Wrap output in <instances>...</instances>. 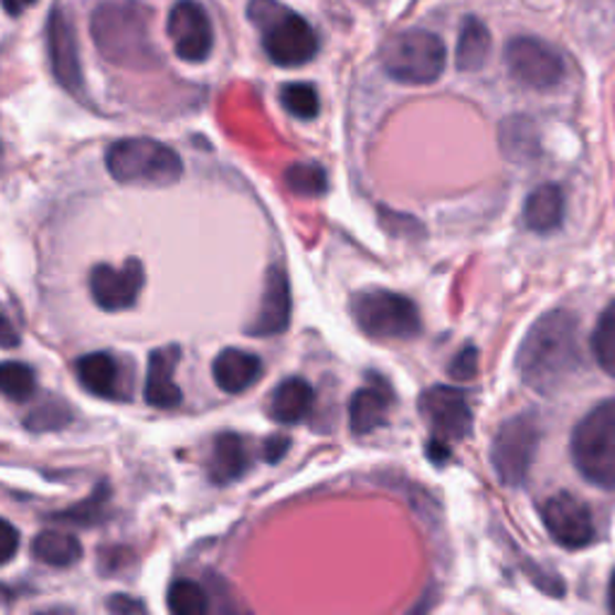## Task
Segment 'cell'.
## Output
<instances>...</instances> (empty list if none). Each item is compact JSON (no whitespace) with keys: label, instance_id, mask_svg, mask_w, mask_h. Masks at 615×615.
<instances>
[{"label":"cell","instance_id":"39","mask_svg":"<svg viewBox=\"0 0 615 615\" xmlns=\"http://www.w3.org/2000/svg\"><path fill=\"white\" fill-rule=\"evenodd\" d=\"M608 608L615 613V570H613L611 584H608Z\"/></svg>","mask_w":615,"mask_h":615},{"label":"cell","instance_id":"13","mask_svg":"<svg viewBox=\"0 0 615 615\" xmlns=\"http://www.w3.org/2000/svg\"><path fill=\"white\" fill-rule=\"evenodd\" d=\"M418 412L428 418L433 435L443 437V441H462L474 426L471 406L459 388H428L421 394Z\"/></svg>","mask_w":615,"mask_h":615},{"label":"cell","instance_id":"29","mask_svg":"<svg viewBox=\"0 0 615 615\" xmlns=\"http://www.w3.org/2000/svg\"><path fill=\"white\" fill-rule=\"evenodd\" d=\"M0 390L12 402H26L36 390V375L22 361H6L0 365Z\"/></svg>","mask_w":615,"mask_h":615},{"label":"cell","instance_id":"37","mask_svg":"<svg viewBox=\"0 0 615 615\" xmlns=\"http://www.w3.org/2000/svg\"><path fill=\"white\" fill-rule=\"evenodd\" d=\"M428 457L435 464H445L449 459V441H443V437L433 435L431 443H428Z\"/></svg>","mask_w":615,"mask_h":615},{"label":"cell","instance_id":"38","mask_svg":"<svg viewBox=\"0 0 615 615\" xmlns=\"http://www.w3.org/2000/svg\"><path fill=\"white\" fill-rule=\"evenodd\" d=\"M36 0H3V10L10 18H20L24 10H30Z\"/></svg>","mask_w":615,"mask_h":615},{"label":"cell","instance_id":"23","mask_svg":"<svg viewBox=\"0 0 615 615\" xmlns=\"http://www.w3.org/2000/svg\"><path fill=\"white\" fill-rule=\"evenodd\" d=\"M490 49H494V39H490L486 22H481L474 15L464 18L459 39H457V56H455L459 71L464 73L481 71L490 56Z\"/></svg>","mask_w":615,"mask_h":615},{"label":"cell","instance_id":"30","mask_svg":"<svg viewBox=\"0 0 615 615\" xmlns=\"http://www.w3.org/2000/svg\"><path fill=\"white\" fill-rule=\"evenodd\" d=\"M169 611H173L176 615H202L210 611V601H208V592L193 580H179L169 586V596H167Z\"/></svg>","mask_w":615,"mask_h":615},{"label":"cell","instance_id":"31","mask_svg":"<svg viewBox=\"0 0 615 615\" xmlns=\"http://www.w3.org/2000/svg\"><path fill=\"white\" fill-rule=\"evenodd\" d=\"M71 418L73 414L71 409L65 406V402H46V404H39L34 412L24 416V426L32 433H49V431L65 428L67 423H71Z\"/></svg>","mask_w":615,"mask_h":615},{"label":"cell","instance_id":"32","mask_svg":"<svg viewBox=\"0 0 615 615\" xmlns=\"http://www.w3.org/2000/svg\"><path fill=\"white\" fill-rule=\"evenodd\" d=\"M447 373L453 380L457 382H467V380H474L476 373H478V349L474 344H467L464 347L457 357L449 361V368H447Z\"/></svg>","mask_w":615,"mask_h":615},{"label":"cell","instance_id":"35","mask_svg":"<svg viewBox=\"0 0 615 615\" xmlns=\"http://www.w3.org/2000/svg\"><path fill=\"white\" fill-rule=\"evenodd\" d=\"M0 529H3V549H0V558H3V563L8 565L10 560L15 558V553H18L20 534H18V529L8 522V519H3V522H0Z\"/></svg>","mask_w":615,"mask_h":615},{"label":"cell","instance_id":"17","mask_svg":"<svg viewBox=\"0 0 615 615\" xmlns=\"http://www.w3.org/2000/svg\"><path fill=\"white\" fill-rule=\"evenodd\" d=\"M263 375V361L251 351H243L236 347H229L216 353L212 361V378L216 388L229 394H241Z\"/></svg>","mask_w":615,"mask_h":615},{"label":"cell","instance_id":"1","mask_svg":"<svg viewBox=\"0 0 615 615\" xmlns=\"http://www.w3.org/2000/svg\"><path fill=\"white\" fill-rule=\"evenodd\" d=\"M580 363V322L563 308L545 312L531 325L517 351V371L524 385L541 394L563 388Z\"/></svg>","mask_w":615,"mask_h":615},{"label":"cell","instance_id":"6","mask_svg":"<svg viewBox=\"0 0 615 615\" xmlns=\"http://www.w3.org/2000/svg\"><path fill=\"white\" fill-rule=\"evenodd\" d=\"M445 61V41L428 30L400 32L382 49V67L400 85H433L443 77Z\"/></svg>","mask_w":615,"mask_h":615},{"label":"cell","instance_id":"21","mask_svg":"<svg viewBox=\"0 0 615 615\" xmlns=\"http://www.w3.org/2000/svg\"><path fill=\"white\" fill-rule=\"evenodd\" d=\"M316 394H312V385L304 378H286L275 388L269 397V416L284 426H294L300 423L312 409Z\"/></svg>","mask_w":615,"mask_h":615},{"label":"cell","instance_id":"22","mask_svg":"<svg viewBox=\"0 0 615 615\" xmlns=\"http://www.w3.org/2000/svg\"><path fill=\"white\" fill-rule=\"evenodd\" d=\"M248 467H251L248 447H245L241 435L222 433L214 437L212 459H210V478L214 484L224 486L231 481H238V478L248 471Z\"/></svg>","mask_w":615,"mask_h":615},{"label":"cell","instance_id":"24","mask_svg":"<svg viewBox=\"0 0 615 615\" xmlns=\"http://www.w3.org/2000/svg\"><path fill=\"white\" fill-rule=\"evenodd\" d=\"M30 551L34 560L49 568H71L82 558V543L73 534L49 529L34 537Z\"/></svg>","mask_w":615,"mask_h":615},{"label":"cell","instance_id":"2","mask_svg":"<svg viewBox=\"0 0 615 615\" xmlns=\"http://www.w3.org/2000/svg\"><path fill=\"white\" fill-rule=\"evenodd\" d=\"M149 22L152 10L138 0H106L92 12L89 34L104 61L130 71H149L161 61L149 36Z\"/></svg>","mask_w":615,"mask_h":615},{"label":"cell","instance_id":"12","mask_svg":"<svg viewBox=\"0 0 615 615\" xmlns=\"http://www.w3.org/2000/svg\"><path fill=\"white\" fill-rule=\"evenodd\" d=\"M145 289V269L140 259H126L120 267L97 265L89 275V291L94 304L104 312L130 310Z\"/></svg>","mask_w":615,"mask_h":615},{"label":"cell","instance_id":"14","mask_svg":"<svg viewBox=\"0 0 615 615\" xmlns=\"http://www.w3.org/2000/svg\"><path fill=\"white\" fill-rule=\"evenodd\" d=\"M46 49L53 77L61 82V87L75 97L85 94V75H82L79 46L73 32L71 20L65 18L63 8H53L46 20Z\"/></svg>","mask_w":615,"mask_h":615},{"label":"cell","instance_id":"8","mask_svg":"<svg viewBox=\"0 0 615 615\" xmlns=\"http://www.w3.org/2000/svg\"><path fill=\"white\" fill-rule=\"evenodd\" d=\"M541 441V421L534 412L508 418L498 428L490 445V462L500 484L517 488L527 481Z\"/></svg>","mask_w":615,"mask_h":615},{"label":"cell","instance_id":"5","mask_svg":"<svg viewBox=\"0 0 615 615\" xmlns=\"http://www.w3.org/2000/svg\"><path fill=\"white\" fill-rule=\"evenodd\" d=\"M570 455L586 481L615 490V397L596 404L575 431H572Z\"/></svg>","mask_w":615,"mask_h":615},{"label":"cell","instance_id":"18","mask_svg":"<svg viewBox=\"0 0 615 615\" xmlns=\"http://www.w3.org/2000/svg\"><path fill=\"white\" fill-rule=\"evenodd\" d=\"M79 385L94 397L118 400L120 394V365L108 351H94L79 357L75 363Z\"/></svg>","mask_w":615,"mask_h":615},{"label":"cell","instance_id":"11","mask_svg":"<svg viewBox=\"0 0 615 615\" xmlns=\"http://www.w3.org/2000/svg\"><path fill=\"white\" fill-rule=\"evenodd\" d=\"M541 517L553 541L568 551L586 549L596 537V524L590 505L577 496L568 494V490L545 500Z\"/></svg>","mask_w":615,"mask_h":615},{"label":"cell","instance_id":"4","mask_svg":"<svg viewBox=\"0 0 615 615\" xmlns=\"http://www.w3.org/2000/svg\"><path fill=\"white\" fill-rule=\"evenodd\" d=\"M106 171L123 185L167 188L181 181V155L152 138H123L106 149Z\"/></svg>","mask_w":615,"mask_h":615},{"label":"cell","instance_id":"3","mask_svg":"<svg viewBox=\"0 0 615 615\" xmlns=\"http://www.w3.org/2000/svg\"><path fill=\"white\" fill-rule=\"evenodd\" d=\"M248 20L263 36L267 59L279 67H300L318 56L320 39L312 24L279 0H251Z\"/></svg>","mask_w":615,"mask_h":615},{"label":"cell","instance_id":"28","mask_svg":"<svg viewBox=\"0 0 615 615\" xmlns=\"http://www.w3.org/2000/svg\"><path fill=\"white\" fill-rule=\"evenodd\" d=\"M284 181L296 195L320 198L322 193H327V171L320 167V163H312V161L291 163V167L284 171Z\"/></svg>","mask_w":615,"mask_h":615},{"label":"cell","instance_id":"9","mask_svg":"<svg viewBox=\"0 0 615 615\" xmlns=\"http://www.w3.org/2000/svg\"><path fill=\"white\" fill-rule=\"evenodd\" d=\"M502 59L505 67H508V73L517 85L537 92L555 89L568 73L563 53L539 36L510 39L508 44H505Z\"/></svg>","mask_w":615,"mask_h":615},{"label":"cell","instance_id":"19","mask_svg":"<svg viewBox=\"0 0 615 615\" xmlns=\"http://www.w3.org/2000/svg\"><path fill=\"white\" fill-rule=\"evenodd\" d=\"M392 394L388 385H365L353 392L349 402V426L353 435H368L388 423Z\"/></svg>","mask_w":615,"mask_h":615},{"label":"cell","instance_id":"27","mask_svg":"<svg viewBox=\"0 0 615 615\" xmlns=\"http://www.w3.org/2000/svg\"><path fill=\"white\" fill-rule=\"evenodd\" d=\"M282 106L298 120H312L320 114V94L310 82H289L279 89Z\"/></svg>","mask_w":615,"mask_h":615},{"label":"cell","instance_id":"20","mask_svg":"<svg viewBox=\"0 0 615 615\" xmlns=\"http://www.w3.org/2000/svg\"><path fill=\"white\" fill-rule=\"evenodd\" d=\"M565 219V195L558 183H543L524 202V224L534 234H553Z\"/></svg>","mask_w":615,"mask_h":615},{"label":"cell","instance_id":"10","mask_svg":"<svg viewBox=\"0 0 615 615\" xmlns=\"http://www.w3.org/2000/svg\"><path fill=\"white\" fill-rule=\"evenodd\" d=\"M167 34L183 63H204L212 56L214 32L208 10L198 0H176L169 10Z\"/></svg>","mask_w":615,"mask_h":615},{"label":"cell","instance_id":"34","mask_svg":"<svg viewBox=\"0 0 615 615\" xmlns=\"http://www.w3.org/2000/svg\"><path fill=\"white\" fill-rule=\"evenodd\" d=\"M289 447H291L289 437H286V435H272V437H267L265 445H263V457L269 464H277L286 453H289Z\"/></svg>","mask_w":615,"mask_h":615},{"label":"cell","instance_id":"7","mask_svg":"<svg viewBox=\"0 0 615 615\" xmlns=\"http://www.w3.org/2000/svg\"><path fill=\"white\" fill-rule=\"evenodd\" d=\"M351 316L371 339H416L423 330L412 298L388 289H365L351 298Z\"/></svg>","mask_w":615,"mask_h":615},{"label":"cell","instance_id":"36","mask_svg":"<svg viewBox=\"0 0 615 615\" xmlns=\"http://www.w3.org/2000/svg\"><path fill=\"white\" fill-rule=\"evenodd\" d=\"M106 608L114 613H145V604H140L138 598L126 596V594H114L106 601Z\"/></svg>","mask_w":615,"mask_h":615},{"label":"cell","instance_id":"25","mask_svg":"<svg viewBox=\"0 0 615 615\" xmlns=\"http://www.w3.org/2000/svg\"><path fill=\"white\" fill-rule=\"evenodd\" d=\"M502 152L512 161H529L539 157V132L524 116H512L500 126Z\"/></svg>","mask_w":615,"mask_h":615},{"label":"cell","instance_id":"33","mask_svg":"<svg viewBox=\"0 0 615 615\" xmlns=\"http://www.w3.org/2000/svg\"><path fill=\"white\" fill-rule=\"evenodd\" d=\"M106 500L102 496L94 494L89 500H85L79 505V508L71 510V512H65L61 515L65 522H82V524H92V522H97L99 519V508L104 505Z\"/></svg>","mask_w":615,"mask_h":615},{"label":"cell","instance_id":"26","mask_svg":"<svg viewBox=\"0 0 615 615\" xmlns=\"http://www.w3.org/2000/svg\"><path fill=\"white\" fill-rule=\"evenodd\" d=\"M592 353L598 368L615 378V300L601 312L592 332Z\"/></svg>","mask_w":615,"mask_h":615},{"label":"cell","instance_id":"15","mask_svg":"<svg viewBox=\"0 0 615 615\" xmlns=\"http://www.w3.org/2000/svg\"><path fill=\"white\" fill-rule=\"evenodd\" d=\"M291 325V286L289 277L282 267H272L265 279V291L259 298V308L253 322L248 325V335L253 337H275L289 330Z\"/></svg>","mask_w":615,"mask_h":615},{"label":"cell","instance_id":"16","mask_svg":"<svg viewBox=\"0 0 615 615\" xmlns=\"http://www.w3.org/2000/svg\"><path fill=\"white\" fill-rule=\"evenodd\" d=\"M181 363V347L167 344L149 353L147 380H145V402L157 409H173L183 402V392L176 385L173 373Z\"/></svg>","mask_w":615,"mask_h":615}]
</instances>
